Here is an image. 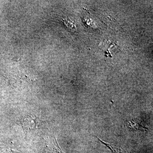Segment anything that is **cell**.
<instances>
[{
  "mask_svg": "<svg viewBox=\"0 0 153 153\" xmlns=\"http://www.w3.org/2000/svg\"><path fill=\"white\" fill-rule=\"evenodd\" d=\"M39 120V118L36 116L28 115L24 117L21 124L25 131H30L38 127Z\"/></svg>",
  "mask_w": 153,
  "mask_h": 153,
  "instance_id": "cell-1",
  "label": "cell"
},
{
  "mask_svg": "<svg viewBox=\"0 0 153 153\" xmlns=\"http://www.w3.org/2000/svg\"><path fill=\"white\" fill-rule=\"evenodd\" d=\"M45 149L46 153H64L57 143L55 137L50 143L47 145Z\"/></svg>",
  "mask_w": 153,
  "mask_h": 153,
  "instance_id": "cell-2",
  "label": "cell"
},
{
  "mask_svg": "<svg viewBox=\"0 0 153 153\" xmlns=\"http://www.w3.org/2000/svg\"><path fill=\"white\" fill-rule=\"evenodd\" d=\"M126 126L132 130H143L145 127L138 121L132 120L127 121Z\"/></svg>",
  "mask_w": 153,
  "mask_h": 153,
  "instance_id": "cell-3",
  "label": "cell"
},
{
  "mask_svg": "<svg viewBox=\"0 0 153 153\" xmlns=\"http://www.w3.org/2000/svg\"><path fill=\"white\" fill-rule=\"evenodd\" d=\"M100 141L101 142L102 144L106 146L111 151L112 153H126L125 151L123 150L121 148L117 147L115 146H113L112 145L109 144L107 143L102 141L101 140L99 139L98 137H97Z\"/></svg>",
  "mask_w": 153,
  "mask_h": 153,
  "instance_id": "cell-4",
  "label": "cell"
}]
</instances>
